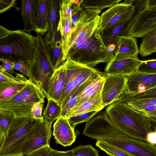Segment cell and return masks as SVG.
<instances>
[{
	"instance_id": "9a60e30c",
	"label": "cell",
	"mask_w": 156,
	"mask_h": 156,
	"mask_svg": "<svg viewBox=\"0 0 156 156\" xmlns=\"http://www.w3.org/2000/svg\"><path fill=\"white\" fill-rule=\"evenodd\" d=\"M115 45L113 58L122 59L138 57L139 49L135 37L129 36L119 37Z\"/></svg>"
},
{
	"instance_id": "ab89813d",
	"label": "cell",
	"mask_w": 156,
	"mask_h": 156,
	"mask_svg": "<svg viewBox=\"0 0 156 156\" xmlns=\"http://www.w3.org/2000/svg\"><path fill=\"white\" fill-rule=\"evenodd\" d=\"M45 101L38 102L34 104L31 109V114L33 118L34 119L42 120V110Z\"/></svg>"
},
{
	"instance_id": "9c48e42d",
	"label": "cell",
	"mask_w": 156,
	"mask_h": 156,
	"mask_svg": "<svg viewBox=\"0 0 156 156\" xmlns=\"http://www.w3.org/2000/svg\"><path fill=\"white\" fill-rule=\"evenodd\" d=\"M51 127L43 119L37 120L34 133L23 145L21 155L25 156L44 147H50Z\"/></svg>"
},
{
	"instance_id": "e0dca14e",
	"label": "cell",
	"mask_w": 156,
	"mask_h": 156,
	"mask_svg": "<svg viewBox=\"0 0 156 156\" xmlns=\"http://www.w3.org/2000/svg\"><path fill=\"white\" fill-rule=\"evenodd\" d=\"M34 31L42 36L48 30L50 0H34Z\"/></svg>"
},
{
	"instance_id": "d590c367",
	"label": "cell",
	"mask_w": 156,
	"mask_h": 156,
	"mask_svg": "<svg viewBox=\"0 0 156 156\" xmlns=\"http://www.w3.org/2000/svg\"><path fill=\"white\" fill-rule=\"evenodd\" d=\"M72 150L73 156H100L97 150L90 144L80 145Z\"/></svg>"
},
{
	"instance_id": "4316f807",
	"label": "cell",
	"mask_w": 156,
	"mask_h": 156,
	"mask_svg": "<svg viewBox=\"0 0 156 156\" xmlns=\"http://www.w3.org/2000/svg\"><path fill=\"white\" fill-rule=\"evenodd\" d=\"M156 52V28L142 37L139 49V53L142 57H146Z\"/></svg>"
},
{
	"instance_id": "4fadbf2b",
	"label": "cell",
	"mask_w": 156,
	"mask_h": 156,
	"mask_svg": "<svg viewBox=\"0 0 156 156\" xmlns=\"http://www.w3.org/2000/svg\"><path fill=\"white\" fill-rule=\"evenodd\" d=\"M156 87V74H148L137 72L127 76L126 88L124 91L136 94Z\"/></svg>"
},
{
	"instance_id": "484cf974",
	"label": "cell",
	"mask_w": 156,
	"mask_h": 156,
	"mask_svg": "<svg viewBox=\"0 0 156 156\" xmlns=\"http://www.w3.org/2000/svg\"><path fill=\"white\" fill-rule=\"evenodd\" d=\"M28 80L26 78L19 81L0 84V101L9 98L18 93Z\"/></svg>"
},
{
	"instance_id": "ee69618b",
	"label": "cell",
	"mask_w": 156,
	"mask_h": 156,
	"mask_svg": "<svg viewBox=\"0 0 156 156\" xmlns=\"http://www.w3.org/2000/svg\"><path fill=\"white\" fill-rule=\"evenodd\" d=\"M50 148V147H45L25 156H49Z\"/></svg>"
},
{
	"instance_id": "8992f818",
	"label": "cell",
	"mask_w": 156,
	"mask_h": 156,
	"mask_svg": "<svg viewBox=\"0 0 156 156\" xmlns=\"http://www.w3.org/2000/svg\"><path fill=\"white\" fill-rule=\"evenodd\" d=\"M66 68L65 84L58 104L62 110L76 89L94 74L101 72L76 63L69 59L64 62Z\"/></svg>"
},
{
	"instance_id": "8fae6325",
	"label": "cell",
	"mask_w": 156,
	"mask_h": 156,
	"mask_svg": "<svg viewBox=\"0 0 156 156\" xmlns=\"http://www.w3.org/2000/svg\"><path fill=\"white\" fill-rule=\"evenodd\" d=\"M156 28V9H144L139 13L129 29L128 35L143 37Z\"/></svg>"
},
{
	"instance_id": "7dc6e473",
	"label": "cell",
	"mask_w": 156,
	"mask_h": 156,
	"mask_svg": "<svg viewBox=\"0 0 156 156\" xmlns=\"http://www.w3.org/2000/svg\"><path fill=\"white\" fill-rule=\"evenodd\" d=\"M144 9L151 10L156 9V0H147Z\"/></svg>"
},
{
	"instance_id": "b9f144b4",
	"label": "cell",
	"mask_w": 156,
	"mask_h": 156,
	"mask_svg": "<svg viewBox=\"0 0 156 156\" xmlns=\"http://www.w3.org/2000/svg\"><path fill=\"white\" fill-rule=\"evenodd\" d=\"M2 64L0 66V70L8 73H14V62L9 59L0 58Z\"/></svg>"
},
{
	"instance_id": "836d02e7",
	"label": "cell",
	"mask_w": 156,
	"mask_h": 156,
	"mask_svg": "<svg viewBox=\"0 0 156 156\" xmlns=\"http://www.w3.org/2000/svg\"><path fill=\"white\" fill-rule=\"evenodd\" d=\"M95 145L110 156H132L120 149L103 141L97 140Z\"/></svg>"
},
{
	"instance_id": "ba28073f",
	"label": "cell",
	"mask_w": 156,
	"mask_h": 156,
	"mask_svg": "<svg viewBox=\"0 0 156 156\" xmlns=\"http://www.w3.org/2000/svg\"><path fill=\"white\" fill-rule=\"evenodd\" d=\"M134 8L133 0H126L109 8L100 16L96 29L97 33L124 21L129 16Z\"/></svg>"
},
{
	"instance_id": "277c9868",
	"label": "cell",
	"mask_w": 156,
	"mask_h": 156,
	"mask_svg": "<svg viewBox=\"0 0 156 156\" xmlns=\"http://www.w3.org/2000/svg\"><path fill=\"white\" fill-rule=\"evenodd\" d=\"M42 36L37 34L35 37L34 58L29 63L28 78L40 88L47 98L50 80L55 69Z\"/></svg>"
},
{
	"instance_id": "7bdbcfd3",
	"label": "cell",
	"mask_w": 156,
	"mask_h": 156,
	"mask_svg": "<svg viewBox=\"0 0 156 156\" xmlns=\"http://www.w3.org/2000/svg\"><path fill=\"white\" fill-rule=\"evenodd\" d=\"M16 0H0V13L4 12L12 7H16Z\"/></svg>"
},
{
	"instance_id": "f6af8a7d",
	"label": "cell",
	"mask_w": 156,
	"mask_h": 156,
	"mask_svg": "<svg viewBox=\"0 0 156 156\" xmlns=\"http://www.w3.org/2000/svg\"><path fill=\"white\" fill-rule=\"evenodd\" d=\"M49 156H73V152L72 150L61 151L50 148Z\"/></svg>"
},
{
	"instance_id": "f907efd6",
	"label": "cell",
	"mask_w": 156,
	"mask_h": 156,
	"mask_svg": "<svg viewBox=\"0 0 156 156\" xmlns=\"http://www.w3.org/2000/svg\"><path fill=\"white\" fill-rule=\"evenodd\" d=\"M24 156L22 155H16V156Z\"/></svg>"
},
{
	"instance_id": "5b68a950",
	"label": "cell",
	"mask_w": 156,
	"mask_h": 156,
	"mask_svg": "<svg viewBox=\"0 0 156 156\" xmlns=\"http://www.w3.org/2000/svg\"><path fill=\"white\" fill-rule=\"evenodd\" d=\"M37 120L16 116L0 145V156L21 155L23 145L34 133Z\"/></svg>"
},
{
	"instance_id": "d4e9b609",
	"label": "cell",
	"mask_w": 156,
	"mask_h": 156,
	"mask_svg": "<svg viewBox=\"0 0 156 156\" xmlns=\"http://www.w3.org/2000/svg\"><path fill=\"white\" fill-rule=\"evenodd\" d=\"M59 12L60 18L57 31L60 32L61 36L64 56L72 34L71 17L68 16L60 9Z\"/></svg>"
},
{
	"instance_id": "74e56055",
	"label": "cell",
	"mask_w": 156,
	"mask_h": 156,
	"mask_svg": "<svg viewBox=\"0 0 156 156\" xmlns=\"http://www.w3.org/2000/svg\"><path fill=\"white\" fill-rule=\"evenodd\" d=\"M137 72L148 74H156V59L141 61Z\"/></svg>"
},
{
	"instance_id": "2e32d148",
	"label": "cell",
	"mask_w": 156,
	"mask_h": 156,
	"mask_svg": "<svg viewBox=\"0 0 156 156\" xmlns=\"http://www.w3.org/2000/svg\"><path fill=\"white\" fill-rule=\"evenodd\" d=\"M33 105L26 102L19 92L9 98L0 101V110L10 112L16 116L33 118L31 114Z\"/></svg>"
},
{
	"instance_id": "7c38bea8",
	"label": "cell",
	"mask_w": 156,
	"mask_h": 156,
	"mask_svg": "<svg viewBox=\"0 0 156 156\" xmlns=\"http://www.w3.org/2000/svg\"><path fill=\"white\" fill-rule=\"evenodd\" d=\"M141 61L138 57L122 59L113 57L107 64L104 74L105 75H132L137 72L138 67Z\"/></svg>"
},
{
	"instance_id": "f1b7e54d",
	"label": "cell",
	"mask_w": 156,
	"mask_h": 156,
	"mask_svg": "<svg viewBox=\"0 0 156 156\" xmlns=\"http://www.w3.org/2000/svg\"><path fill=\"white\" fill-rule=\"evenodd\" d=\"M121 1V0H83L81 7L83 9H90L101 12L105 8H109L119 3Z\"/></svg>"
},
{
	"instance_id": "3957f363",
	"label": "cell",
	"mask_w": 156,
	"mask_h": 156,
	"mask_svg": "<svg viewBox=\"0 0 156 156\" xmlns=\"http://www.w3.org/2000/svg\"><path fill=\"white\" fill-rule=\"evenodd\" d=\"M36 47L35 37L23 30H9L0 26V58L30 63Z\"/></svg>"
},
{
	"instance_id": "f546056e",
	"label": "cell",
	"mask_w": 156,
	"mask_h": 156,
	"mask_svg": "<svg viewBox=\"0 0 156 156\" xmlns=\"http://www.w3.org/2000/svg\"><path fill=\"white\" fill-rule=\"evenodd\" d=\"M16 117L13 113L0 110V145L5 137L10 126Z\"/></svg>"
},
{
	"instance_id": "cb8c5ba5",
	"label": "cell",
	"mask_w": 156,
	"mask_h": 156,
	"mask_svg": "<svg viewBox=\"0 0 156 156\" xmlns=\"http://www.w3.org/2000/svg\"><path fill=\"white\" fill-rule=\"evenodd\" d=\"M19 92V94L27 103L33 105L35 103L44 101L45 95L36 84L30 80Z\"/></svg>"
},
{
	"instance_id": "30bf717a",
	"label": "cell",
	"mask_w": 156,
	"mask_h": 156,
	"mask_svg": "<svg viewBox=\"0 0 156 156\" xmlns=\"http://www.w3.org/2000/svg\"><path fill=\"white\" fill-rule=\"evenodd\" d=\"M127 76L123 75H105V80L101 92L104 107L118 101L126 88Z\"/></svg>"
},
{
	"instance_id": "60d3db41",
	"label": "cell",
	"mask_w": 156,
	"mask_h": 156,
	"mask_svg": "<svg viewBox=\"0 0 156 156\" xmlns=\"http://www.w3.org/2000/svg\"><path fill=\"white\" fill-rule=\"evenodd\" d=\"M14 69L22 73L24 76H29V63L22 60L14 62Z\"/></svg>"
},
{
	"instance_id": "83f0119b",
	"label": "cell",
	"mask_w": 156,
	"mask_h": 156,
	"mask_svg": "<svg viewBox=\"0 0 156 156\" xmlns=\"http://www.w3.org/2000/svg\"><path fill=\"white\" fill-rule=\"evenodd\" d=\"M47 105L43 114V119L52 126L53 122L62 116V108L56 101L48 99Z\"/></svg>"
},
{
	"instance_id": "7402d4cb",
	"label": "cell",
	"mask_w": 156,
	"mask_h": 156,
	"mask_svg": "<svg viewBox=\"0 0 156 156\" xmlns=\"http://www.w3.org/2000/svg\"><path fill=\"white\" fill-rule=\"evenodd\" d=\"M104 107L103 105L101 94L84 102L78 106L72 108L64 118L68 119L72 117L91 112H100Z\"/></svg>"
},
{
	"instance_id": "f35d334b",
	"label": "cell",
	"mask_w": 156,
	"mask_h": 156,
	"mask_svg": "<svg viewBox=\"0 0 156 156\" xmlns=\"http://www.w3.org/2000/svg\"><path fill=\"white\" fill-rule=\"evenodd\" d=\"M14 73L16 74V77L9 73L0 70V84L19 81L26 78L22 74Z\"/></svg>"
},
{
	"instance_id": "1f68e13d",
	"label": "cell",
	"mask_w": 156,
	"mask_h": 156,
	"mask_svg": "<svg viewBox=\"0 0 156 156\" xmlns=\"http://www.w3.org/2000/svg\"><path fill=\"white\" fill-rule=\"evenodd\" d=\"M103 73L101 72L100 73L94 74L76 89L71 97L65 108L62 110L61 116L65 117L67 114L74 107L76 103L79 95L91 81L94 76L97 74Z\"/></svg>"
},
{
	"instance_id": "d6986e66",
	"label": "cell",
	"mask_w": 156,
	"mask_h": 156,
	"mask_svg": "<svg viewBox=\"0 0 156 156\" xmlns=\"http://www.w3.org/2000/svg\"><path fill=\"white\" fill-rule=\"evenodd\" d=\"M105 80L104 73L96 75L91 81L80 93L73 108L78 106L101 94Z\"/></svg>"
},
{
	"instance_id": "e575fe53",
	"label": "cell",
	"mask_w": 156,
	"mask_h": 156,
	"mask_svg": "<svg viewBox=\"0 0 156 156\" xmlns=\"http://www.w3.org/2000/svg\"><path fill=\"white\" fill-rule=\"evenodd\" d=\"M134 109L141 112L145 108L156 105V99L146 98L132 100L125 102Z\"/></svg>"
},
{
	"instance_id": "d6a6232c",
	"label": "cell",
	"mask_w": 156,
	"mask_h": 156,
	"mask_svg": "<svg viewBox=\"0 0 156 156\" xmlns=\"http://www.w3.org/2000/svg\"><path fill=\"white\" fill-rule=\"evenodd\" d=\"M83 0H73L72 12V29L75 27L80 22H84L90 20L88 18L81 5Z\"/></svg>"
},
{
	"instance_id": "44dd1931",
	"label": "cell",
	"mask_w": 156,
	"mask_h": 156,
	"mask_svg": "<svg viewBox=\"0 0 156 156\" xmlns=\"http://www.w3.org/2000/svg\"><path fill=\"white\" fill-rule=\"evenodd\" d=\"M45 43L53 66L55 69H57L65 62L60 32L57 31L55 39Z\"/></svg>"
},
{
	"instance_id": "8d00e7d4",
	"label": "cell",
	"mask_w": 156,
	"mask_h": 156,
	"mask_svg": "<svg viewBox=\"0 0 156 156\" xmlns=\"http://www.w3.org/2000/svg\"><path fill=\"white\" fill-rule=\"evenodd\" d=\"M99 112L97 111L91 112L72 117L67 119L71 126L75 129L76 126L78 124L88 122Z\"/></svg>"
},
{
	"instance_id": "bcb514c9",
	"label": "cell",
	"mask_w": 156,
	"mask_h": 156,
	"mask_svg": "<svg viewBox=\"0 0 156 156\" xmlns=\"http://www.w3.org/2000/svg\"><path fill=\"white\" fill-rule=\"evenodd\" d=\"M148 142L152 144L156 145V130L149 133L147 135Z\"/></svg>"
},
{
	"instance_id": "ffe728a7",
	"label": "cell",
	"mask_w": 156,
	"mask_h": 156,
	"mask_svg": "<svg viewBox=\"0 0 156 156\" xmlns=\"http://www.w3.org/2000/svg\"><path fill=\"white\" fill-rule=\"evenodd\" d=\"M60 0H50L48 30L43 39L45 43L54 40L57 32L59 20Z\"/></svg>"
},
{
	"instance_id": "6da1fadb",
	"label": "cell",
	"mask_w": 156,
	"mask_h": 156,
	"mask_svg": "<svg viewBox=\"0 0 156 156\" xmlns=\"http://www.w3.org/2000/svg\"><path fill=\"white\" fill-rule=\"evenodd\" d=\"M100 16L93 20L80 22L72 29L71 38L63 56L68 59L88 67L100 63H108L114 53L104 44L97 28Z\"/></svg>"
},
{
	"instance_id": "681fc988",
	"label": "cell",
	"mask_w": 156,
	"mask_h": 156,
	"mask_svg": "<svg viewBox=\"0 0 156 156\" xmlns=\"http://www.w3.org/2000/svg\"><path fill=\"white\" fill-rule=\"evenodd\" d=\"M152 124L153 129L156 130V121L152 119Z\"/></svg>"
},
{
	"instance_id": "5bb4252c",
	"label": "cell",
	"mask_w": 156,
	"mask_h": 156,
	"mask_svg": "<svg viewBox=\"0 0 156 156\" xmlns=\"http://www.w3.org/2000/svg\"><path fill=\"white\" fill-rule=\"evenodd\" d=\"M74 131L68 119L61 116L53 125V135L56 143L64 147L70 146L75 141L76 136Z\"/></svg>"
},
{
	"instance_id": "ac0fdd59",
	"label": "cell",
	"mask_w": 156,
	"mask_h": 156,
	"mask_svg": "<svg viewBox=\"0 0 156 156\" xmlns=\"http://www.w3.org/2000/svg\"><path fill=\"white\" fill-rule=\"evenodd\" d=\"M66 74V68L64 63L55 70L50 79L47 99H52L58 103L65 86Z\"/></svg>"
},
{
	"instance_id": "52a82bcc",
	"label": "cell",
	"mask_w": 156,
	"mask_h": 156,
	"mask_svg": "<svg viewBox=\"0 0 156 156\" xmlns=\"http://www.w3.org/2000/svg\"><path fill=\"white\" fill-rule=\"evenodd\" d=\"M134 9L131 14L124 21L103 30L101 33L102 41L108 48L115 45L119 37L128 35L129 29L140 12L144 9L146 0H133Z\"/></svg>"
},
{
	"instance_id": "7a4b0ae2",
	"label": "cell",
	"mask_w": 156,
	"mask_h": 156,
	"mask_svg": "<svg viewBox=\"0 0 156 156\" xmlns=\"http://www.w3.org/2000/svg\"><path fill=\"white\" fill-rule=\"evenodd\" d=\"M105 111L113 124L125 134L148 142L147 135L153 131L151 119L119 101L109 105Z\"/></svg>"
},
{
	"instance_id": "4dcf8cb0",
	"label": "cell",
	"mask_w": 156,
	"mask_h": 156,
	"mask_svg": "<svg viewBox=\"0 0 156 156\" xmlns=\"http://www.w3.org/2000/svg\"><path fill=\"white\" fill-rule=\"evenodd\" d=\"M146 98L156 99V87L136 94L124 91L120 96L119 101L125 103L131 100Z\"/></svg>"
},
{
	"instance_id": "c3c4849f",
	"label": "cell",
	"mask_w": 156,
	"mask_h": 156,
	"mask_svg": "<svg viewBox=\"0 0 156 156\" xmlns=\"http://www.w3.org/2000/svg\"><path fill=\"white\" fill-rule=\"evenodd\" d=\"M147 116L156 121V105L154 106L152 111L150 112Z\"/></svg>"
},
{
	"instance_id": "603a6c76",
	"label": "cell",
	"mask_w": 156,
	"mask_h": 156,
	"mask_svg": "<svg viewBox=\"0 0 156 156\" xmlns=\"http://www.w3.org/2000/svg\"><path fill=\"white\" fill-rule=\"evenodd\" d=\"M21 12L22 18L24 24L23 30L30 34L35 30L34 25V0H23L20 6L18 8Z\"/></svg>"
}]
</instances>
